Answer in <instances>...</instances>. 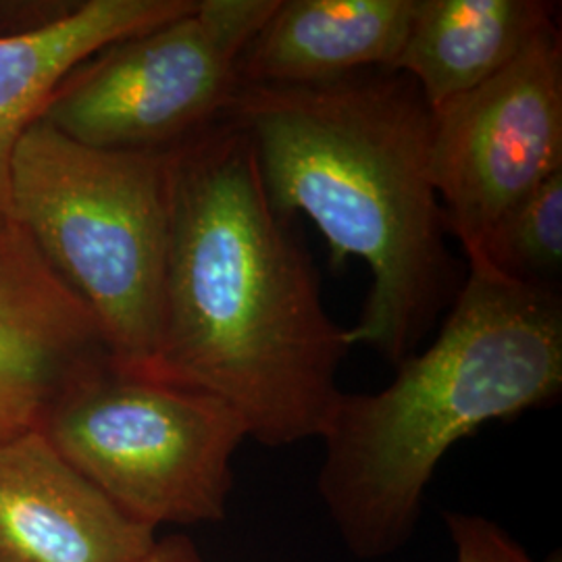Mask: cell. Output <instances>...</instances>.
<instances>
[{
    "instance_id": "6da1fadb",
    "label": "cell",
    "mask_w": 562,
    "mask_h": 562,
    "mask_svg": "<svg viewBox=\"0 0 562 562\" xmlns=\"http://www.w3.org/2000/svg\"><path fill=\"white\" fill-rule=\"evenodd\" d=\"M352 348L294 220L227 115L173 153L171 236L153 373L227 402L267 448L322 438Z\"/></svg>"
},
{
    "instance_id": "7a4b0ae2",
    "label": "cell",
    "mask_w": 562,
    "mask_h": 562,
    "mask_svg": "<svg viewBox=\"0 0 562 562\" xmlns=\"http://www.w3.org/2000/svg\"><path fill=\"white\" fill-rule=\"evenodd\" d=\"M257 155L281 215H304L331 267L371 273L350 344L390 364L411 357L461 290L431 176L434 111L402 71L378 69L301 88H238L227 113Z\"/></svg>"
},
{
    "instance_id": "3957f363",
    "label": "cell",
    "mask_w": 562,
    "mask_h": 562,
    "mask_svg": "<svg viewBox=\"0 0 562 562\" xmlns=\"http://www.w3.org/2000/svg\"><path fill=\"white\" fill-rule=\"evenodd\" d=\"M396 369L380 392H341L319 438V498L362 561L413 538L425 490L454 443L559 398L561 294L469 269L436 341Z\"/></svg>"
},
{
    "instance_id": "277c9868",
    "label": "cell",
    "mask_w": 562,
    "mask_h": 562,
    "mask_svg": "<svg viewBox=\"0 0 562 562\" xmlns=\"http://www.w3.org/2000/svg\"><path fill=\"white\" fill-rule=\"evenodd\" d=\"M173 153L92 148L36 120L11 161L13 222L92 315L109 359L144 378L161 336Z\"/></svg>"
},
{
    "instance_id": "5b68a950",
    "label": "cell",
    "mask_w": 562,
    "mask_h": 562,
    "mask_svg": "<svg viewBox=\"0 0 562 562\" xmlns=\"http://www.w3.org/2000/svg\"><path fill=\"white\" fill-rule=\"evenodd\" d=\"M36 427L109 503L153 531L222 521L232 461L248 438L227 402L123 371L106 352L63 380Z\"/></svg>"
},
{
    "instance_id": "8992f818",
    "label": "cell",
    "mask_w": 562,
    "mask_h": 562,
    "mask_svg": "<svg viewBox=\"0 0 562 562\" xmlns=\"http://www.w3.org/2000/svg\"><path fill=\"white\" fill-rule=\"evenodd\" d=\"M278 0H196L176 20L81 60L38 120L102 150L171 153L222 121L241 53Z\"/></svg>"
},
{
    "instance_id": "52a82bcc",
    "label": "cell",
    "mask_w": 562,
    "mask_h": 562,
    "mask_svg": "<svg viewBox=\"0 0 562 562\" xmlns=\"http://www.w3.org/2000/svg\"><path fill=\"white\" fill-rule=\"evenodd\" d=\"M562 171V36L554 27L501 74L434 111L431 176L469 265L504 215Z\"/></svg>"
},
{
    "instance_id": "ba28073f",
    "label": "cell",
    "mask_w": 562,
    "mask_h": 562,
    "mask_svg": "<svg viewBox=\"0 0 562 562\" xmlns=\"http://www.w3.org/2000/svg\"><path fill=\"white\" fill-rule=\"evenodd\" d=\"M155 531L127 519L38 427L0 438V559L136 562Z\"/></svg>"
},
{
    "instance_id": "9c48e42d",
    "label": "cell",
    "mask_w": 562,
    "mask_h": 562,
    "mask_svg": "<svg viewBox=\"0 0 562 562\" xmlns=\"http://www.w3.org/2000/svg\"><path fill=\"white\" fill-rule=\"evenodd\" d=\"M106 352L92 315L27 238L0 248V438L36 427L63 380Z\"/></svg>"
},
{
    "instance_id": "30bf717a",
    "label": "cell",
    "mask_w": 562,
    "mask_h": 562,
    "mask_svg": "<svg viewBox=\"0 0 562 562\" xmlns=\"http://www.w3.org/2000/svg\"><path fill=\"white\" fill-rule=\"evenodd\" d=\"M417 0H278L238 63L240 88H301L392 69Z\"/></svg>"
},
{
    "instance_id": "8fae6325",
    "label": "cell",
    "mask_w": 562,
    "mask_h": 562,
    "mask_svg": "<svg viewBox=\"0 0 562 562\" xmlns=\"http://www.w3.org/2000/svg\"><path fill=\"white\" fill-rule=\"evenodd\" d=\"M196 0H83L57 25L0 38V248L23 240L11 211V161L21 134L41 117L74 67L113 42L188 13Z\"/></svg>"
},
{
    "instance_id": "7c38bea8",
    "label": "cell",
    "mask_w": 562,
    "mask_h": 562,
    "mask_svg": "<svg viewBox=\"0 0 562 562\" xmlns=\"http://www.w3.org/2000/svg\"><path fill=\"white\" fill-rule=\"evenodd\" d=\"M552 0H417L392 71L415 81L438 111L501 74L559 25Z\"/></svg>"
},
{
    "instance_id": "4fadbf2b",
    "label": "cell",
    "mask_w": 562,
    "mask_h": 562,
    "mask_svg": "<svg viewBox=\"0 0 562 562\" xmlns=\"http://www.w3.org/2000/svg\"><path fill=\"white\" fill-rule=\"evenodd\" d=\"M562 171L515 204L469 269H492L510 280L548 283L561 273Z\"/></svg>"
},
{
    "instance_id": "5bb4252c",
    "label": "cell",
    "mask_w": 562,
    "mask_h": 562,
    "mask_svg": "<svg viewBox=\"0 0 562 562\" xmlns=\"http://www.w3.org/2000/svg\"><path fill=\"white\" fill-rule=\"evenodd\" d=\"M443 519L454 543V562H538L501 525L482 515L448 510Z\"/></svg>"
},
{
    "instance_id": "9a60e30c",
    "label": "cell",
    "mask_w": 562,
    "mask_h": 562,
    "mask_svg": "<svg viewBox=\"0 0 562 562\" xmlns=\"http://www.w3.org/2000/svg\"><path fill=\"white\" fill-rule=\"evenodd\" d=\"M80 2L71 0H0V38L38 34L67 20Z\"/></svg>"
},
{
    "instance_id": "2e32d148",
    "label": "cell",
    "mask_w": 562,
    "mask_h": 562,
    "mask_svg": "<svg viewBox=\"0 0 562 562\" xmlns=\"http://www.w3.org/2000/svg\"><path fill=\"white\" fill-rule=\"evenodd\" d=\"M136 562H204L190 540L173 536L167 540H157L155 546Z\"/></svg>"
},
{
    "instance_id": "e0dca14e",
    "label": "cell",
    "mask_w": 562,
    "mask_h": 562,
    "mask_svg": "<svg viewBox=\"0 0 562 562\" xmlns=\"http://www.w3.org/2000/svg\"><path fill=\"white\" fill-rule=\"evenodd\" d=\"M0 562H4V561H2V559H0Z\"/></svg>"
}]
</instances>
